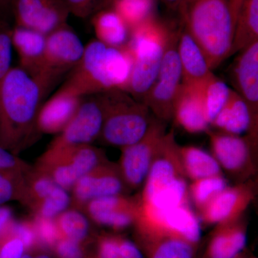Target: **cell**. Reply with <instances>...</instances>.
Instances as JSON below:
<instances>
[{
    "mask_svg": "<svg viewBox=\"0 0 258 258\" xmlns=\"http://www.w3.org/2000/svg\"><path fill=\"white\" fill-rule=\"evenodd\" d=\"M51 86L18 66L0 84V146L15 154L38 137L37 115Z\"/></svg>",
    "mask_w": 258,
    "mask_h": 258,
    "instance_id": "1",
    "label": "cell"
},
{
    "mask_svg": "<svg viewBox=\"0 0 258 258\" xmlns=\"http://www.w3.org/2000/svg\"><path fill=\"white\" fill-rule=\"evenodd\" d=\"M132 64L133 59L125 45L109 46L96 39L85 45L81 60L60 88L81 98L124 91Z\"/></svg>",
    "mask_w": 258,
    "mask_h": 258,
    "instance_id": "2",
    "label": "cell"
},
{
    "mask_svg": "<svg viewBox=\"0 0 258 258\" xmlns=\"http://www.w3.org/2000/svg\"><path fill=\"white\" fill-rule=\"evenodd\" d=\"M180 14L212 71L230 57L235 23L228 0H189Z\"/></svg>",
    "mask_w": 258,
    "mask_h": 258,
    "instance_id": "3",
    "label": "cell"
},
{
    "mask_svg": "<svg viewBox=\"0 0 258 258\" xmlns=\"http://www.w3.org/2000/svg\"><path fill=\"white\" fill-rule=\"evenodd\" d=\"M171 28L152 17L131 30L126 45L132 71L124 91L142 102L157 78L165 53Z\"/></svg>",
    "mask_w": 258,
    "mask_h": 258,
    "instance_id": "4",
    "label": "cell"
},
{
    "mask_svg": "<svg viewBox=\"0 0 258 258\" xmlns=\"http://www.w3.org/2000/svg\"><path fill=\"white\" fill-rule=\"evenodd\" d=\"M104 93V119L98 140L120 149L135 144L149 128L152 120L150 110L122 90Z\"/></svg>",
    "mask_w": 258,
    "mask_h": 258,
    "instance_id": "5",
    "label": "cell"
},
{
    "mask_svg": "<svg viewBox=\"0 0 258 258\" xmlns=\"http://www.w3.org/2000/svg\"><path fill=\"white\" fill-rule=\"evenodd\" d=\"M106 161L104 152L91 144L61 150L47 149L35 169L69 191L81 176Z\"/></svg>",
    "mask_w": 258,
    "mask_h": 258,
    "instance_id": "6",
    "label": "cell"
},
{
    "mask_svg": "<svg viewBox=\"0 0 258 258\" xmlns=\"http://www.w3.org/2000/svg\"><path fill=\"white\" fill-rule=\"evenodd\" d=\"M179 31V29H171L157 78L142 100V103L155 114L158 119L162 121L172 118L173 105L182 83L177 52Z\"/></svg>",
    "mask_w": 258,
    "mask_h": 258,
    "instance_id": "7",
    "label": "cell"
},
{
    "mask_svg": "<svg viewBox=\"0 0 258 258\" xmlns=\"http://www.w3.org/2000/svg\"><path fill=\"white\" fill-rule=\"evenodd\" d=\"M105 93L85 97L73 119L47 147L53 150L91 144L99 139L104 119Z\"/></svg>",
    "mask_w": 258,
    "mask_h": 258,
    "instance_id": "8",
    "label": "cell"
},
{
    "mask_svg": "<svg viewBox=\"0 0 258 258\" xmlns=\"http://www.w3.org/2000/svg\"><path fill=\"white\" fill-rule=\"evenodd\" d=\"M85 45L67 25L50 32L46 37L45 55L39 79L52 87L61 76L71 72L79 63Z\"/></svg>",
    "mask_w": 258,
    "mask_h": 258,
    "instance_id": "9",
    "label": "cell"
},
{
    "mask_svg": "<svg viewBox=\"0 0 258 258\" xmlns=\"http://www.w3.org/2000/svg\"><path fill=\"white\" fill-rule=\"evenodd\" d=\"M165 134L162 120H152L145 135L140 140L121 148L118 166L127 188L135 189L144 184L159 144Z\"/></svg>",
    "mask_w": 258,
    "mask_h": 258,
    "instance_id": "10",
    "label": "cell"
},
{
    "mask_svg": "<svg viewBox=\"0 0 258 258\" xmlns=\"http://www.w3.org/2000/svg\"><path fill=\"white\" fill-rule=\"evenodd\" d=\"M138 232L169 234L198 244L201 238L200 220L189 207L180 205L160 212L147 211L139 208L135 224Z\"/></svg>",
    "mask_w": 258,
    "mask_h": 258,
    "instance_id": "11",
    "label": "cell"
},
{
    "mask_svg": "<svg viewBox=\"0 0 258 258\" xmlns=\"http://www.w3.org/2000/svg\"><path fill=\"white\" fill-rule=\"evenodd\" d=\"M17 26L47 35L67 25L70 13L62 0H10Z\"/></svg>",
    "mask_w": 258,
    "mask_h": 258,
    "instance_id": "12",
    "label": "cell"
},
{
    "mask_svg": "<svg viewBox=\"0 0 258 258\" xmlns=\"http://www.w3.org/2000/svg\"><path fill=\"white\" fill-rule=\"evenodd\" d=\"M126 188L118 164L105 161L81 176L73 186L72 208L82 212L89 202L103 197L123 195Z\"/></svg>",
    "mask_w": 258,
    "mask_h": 258,
    "instance_id": "13",
    "label": "cell"
},
{
    "mask_svg": "<svg viewBox=\"0 0 258 258\" xmlns=\"http://www.w3.org/2000/svg\"><path fill=\"white\" fill-rule=\"evenodd\" d=\"M179 147L174 132L164 134L144 180L140 200L149 198L176 178L186 177L180 161Z\"/></svg>",
    "mask_w": 258,
    "mask_h": 258,
    "instance_id": "14",
    "label": "cell"
},
{
    "mask_svg": "<svg viewBox=\"0 0 258 258\" xmlns=\"http://www.w3.org/2000/svg\"><path fill=\"white\" fill-rule=\"evenodd\" d=\"M139 209V199L118 195L93 200L83 211L98 225L121 230L135 224Z\"/></svg>",
    "mask_w": 258,
    "mask_h": 258,
    "instance_id": "15",
    "label": "cell"
},
{
    "mask_svg": "<svg viewBox=\"0 0 258 258\" xmlns=\"http://www.w3.org/2000/svg\"><path fill=\"white\" fill-rule=\"evenodd\" d=\"M253 197V189L249 184L227 186L199 212L200 219L207 225H219L236 221L240 218Z\"/></svg>",
    "mask_w": 258,
    "mask_h": 258,
    "instance_id": "16",
    "label": "cell"
},
{
    "mask_svg": "<svg viewBox=\"0 0 258 258\" xmlns=\"http://www.w3.org/2000/svg\"><path fill=\"white\" fill-rule=\"evenodd\" d=\"M210 139L212 155L220 167L233 174H241L249 171L251 151L255 146L250 137L242 138L237 135L215 132H206Z\"/></svg>",
    "mask_w": 258,
    "mask_h": 258,
    "instance_id": "17",
    "label": "cell"
},
{
    "mask_svg": "<svg viewBox=\"0 0 258 258\" xmlns=\"http://www.w3.org/2000/svg\"><path fill=\"white\" fill-rule=\"evenodd\" d=\"M232 80L236 92L247 103L252 118L258 117V41L239 52L232 68Z\"/></svg>",
    "mask_w": 258,
    "mask_h": 258,
    "instance_id": "18",
    "label": "cell"
},
{
    "mask_svg": "<svg viewBox=\"0 0 258 258\" xmlns=\"http://www.w3.org/2000/svg\"><path fill=\"white\" fill-rule=\"evenodd\" d=\"M84 98L60 88L42 105L37 119L39 133L60 134L77 113Z\"/></svg>",
    "mask_w": 258,
    "mask_h": 258,
    "instance_id": "19",
    "label": "cell"
},
{
    "mask_svg": "<svg viewBox=\"0 0 258 258\" xmlns=\"http://www.w3.org/2000/svg\"><path fill=\"white\" fill-rule=\"evenodd\" d=\"M172 118L190 134L210 130L198 85L181 83L173 105Z\"/></svg>",
    "mask_w": 258,
    "mask_h": 258,
    "instance_id": "20",
    "label": "cell"
},
{
    "mask_svg": "<svg viewBox=\"0 0 258 258\" xmlns=\"http://www.w3.org/2000/svg\"><path fill=\"white\" fill-rule=\"evenodd\" d=\"M210 125L233 135L248 132V137L257 142V123L254 121L247 103L234 90L231 89L228 100Z\"/></svg>",
    "mask_w": 258,
    "mask_h": 258,
    "instance_id": "21",
    "label": "cell"
},
{
    "mask_svg": "<svg viewBox=\"0 0 258 258\" xmlns=\"http://www.w3.org/2000/svg\"><path fill=\"white\" fill-rule=\"evenodd\" d=\"M47 35L15 25L12 31L13 49L18 53L20 67L33 77L41 74Z\"/></svg>",
    "mask_w": 258,
    "mask_h": 258,
    "instance_id": "22",
    "label": "cell"
},
{
    "mask_svg": "<svg viewBox=\"0 0 258 258\" xmlns=\"http://www.w3.org/2000/svg\"><path fill=\"white\" fill-rule=\"evenodd\" d=\"M177 52L182 83L200 84L214 75L203 50L185 28L184 23L182 28L179 29Z\"/></svg>",
    "mask_w": 258,
    "mask_h": 258,
    "instance_id": "23",
    "label": "cell"
},
{
    "mask_svg": "<svg viewBox=\"0 0 258 258\" xmlns=\"http://www.w3.org/2000/svg\"><path fill=\"white\" fill-rule=\"evenodd\" d=\"M239 220L217 225L207 249L208 258H235L243 250L247 235Z\"/></svg>",
    "mask_w": 258,
    "mask_h": 258,
    "instance_id": "24",
    "label": "cell"
},
{
    "mask_svg": "<svg viewBox=\"0 0 258 258\" xmlns=\"http://www.w3.org/2000/svg\"><path fill=\"white\" fill-rule=\"evenodd\" d=\"M149 258H193L195 245L169 234L138 232Z\"/></svg>",
    "mask_w": 258,
    "mask_h": 258,
    "instance_id": "25",
    "label": "cell"
},
{
    "mask_svg": "<svg viewBox=\"0 0 258 258\" xmlns=\"http://www.w3.org/2000/svg\"><path fill=\"white\" fill-rule=\"evenodd\" d=\"M92 23L98 41L113 47H123L128 42L130 29L112 8L98 11Z\"/></svg>",
    "mask_w": 258,
    "mask_h": 258,
    "instance_id": "26",
    "label": "cell"
},
{
    "mask_svg": "<svg viewBox=\"0 0 258 258\" xmlns=\"http://www.w3.org/2000/svg\"><path fill=\"white\" fill-rule=\"evenodd\" d=\"M139 200V208L147 211L160 212L189 205V186L184 176L176 178L145 200Z\"/></svg>",
    "mask_w": 258,
    "mask_h": 258,
    "instance_id": "27",
    "label": "cell"
},
{
    "mask_svg": "<svg viewBox=\"0 0 258 258\" xmlns=\"http://www.w3.org/2000/svg\"><path fill=\"white\" fill-rule=\"evenodd\" d=\"M179 156L185 176L191 181L222 174L221 167L213 155L200 148L179 147Z\"/></svg>",
    "mask_w": 258,
    "mask_h": 258,
    "instance_id": "28",
    "label": "cell"
},
{
    "mask_svg": "<svg viewBox=\"0 0 258 258\" xmlns=\"http://www.w3.org/2000/svg\"><path fill=\"white\" fill-rule=\"evenodd\" d=\"M258 41V0H244L237 15L231 55Z\"/></svg>",
    "mask_w": 258,
    "mask_h": 258,
    "instance_id": "29",
    "label": "cell"
},
{
    "mask_svg": "<svg viewBox=\"0 0 258 258\" xmlns=\"http://www.w3.org/2000/svg\"><path fill=\"white\" fill-rule=\"evenodd\" d=\"M198 86L205 116L210 125L228 100L231 88L215 74Z\"/></svg>",
    "mask_w": 258,
    "mask_h": 258,
    "instance_id": "30",
    "label": "cell"
},
{
    "mask_svg": "<svg viewBox=\"0 0 258 258\" xmlns=\"http://www.w3.org/2000/svg\"><path fill=\"white\" fill-rule=\"evenodd\" d=\"M62 238L87 244L91 235V227L87 217L81 211L72 208L66 210L55 218Z\"/></svg>",
    "mask_w": 258,
    "mask_h": 258,
    "instance_id": "31",
    "label": "cell"
},
{
    "mask_svg": "<svg viewBox=\"0 0 258 258\" xmlns=\"http://www.w3.org/2000/svg\"><path fill=\"white\" fill-rule=\"evenodd\" d=\"M111 7L131 30L153 17L154 0H116Z\"/></svg>",
    "mask_w": 258,
    "mask_h": 258,
    "instance_id": "32",
    "label": "cell"
},
{
    "mask_svg": "<svg viewBox=\"0 0 258 258\" xmlns=\"http://www.w3.org/2000/svg\"><path fill=\"white\" fill-rule=\"evenodd\" d=\"M227 186V180L222 174L195 180L189 186V198L200 212Z\"/></svg>",
    "mask_w": 258,
    "mask_h": 258,
    "instance_id": "33",
    "label": "cell"
},
{
    "mask_svg": "<svg viewBox=\"0 0 258 258\" xmlns=\"http://www.w3.org/2000/svg\"><path fill=\"white\" fill-rule=\"evenodd\" d=\"M25 181L26 193L23 205L29 207L32 211L57 186L50 176L35 169H32L26 174Z\"/></svg>",
    "mask_w": 258,
    "mask_h": 258,
    "instance_id": "34",
    "label": "cell"
},
{
    "mask_svg": "<svg viewBox=\"0 0 258 258\" xmlns=\"http://www.w3.org/2000/svg\"><path fill=\"white\" fill-rule=\"evenodd\" d=\"M26 174L0 170V205L10 201L24 204L26 193Z\"/></svg>",
    "mask_w": 258,
    "mask_h": 258,
    "instance_id": "35",
    "label": "cell"
},
{
    "mask_svg": "<svg viewBox=\"0 0 258 258\" xmlns=\"http://www.w3.org/2000/svg\"><path fill=\"white\" fill-rule=\"evenodd\" d=\"M71 205V198L68 191L59 186H56L33 210L37 216L55 219Z\"/></svg>",
    "mask_w": 258,
    "mask_h": 258,
    "instance_id": "36",
    "label": "cell"
},
{
    "mask_svg": "<svg viewBox=\"0 0 258 258\" xmlns=\"http://www.w3.org/2000/svg\"><path fill=\"white\" fill-rule=\"evenodd\" d=\"M32 220L36 229L40 249L45 251L52 250L56 242L61 238L55 219L35 215Z\"/></svg>",
    "mask_w": 258,
    "mask_h": 258,
    "instance_id": "37",
    "label": "cell"
},
{
    "mask_svg": "<svg viewBox=\"0 0 258 258\" xmlns=\"http://www.w3.org/2000/svg\"><path fill=\"white\" fill-rule=\"evenodd\" d=\"M13 28L9 23L0 19V84L12 69L13 51L12 42Z\"/></svg>",
    "mask_w": 258,
    "mask_h": 258,
    "instance_id": "38",
    "label": "cell"
},
{
    "mask_svg": "<svg viewBox=\"0 0 258 258\" xmlns=\"http://www.w3.org/2000/svg\"><path fill=\"white\" fill-rule=\"evenodd\" d=\"M10 230L23 242L25 251L42 250L40 249L37 238L36 229L33 220H15L12 221Z\"/></svg>",
    "mask_w": 258,
    "mask_h": 258,
    "instance_id": "39",
    "label": "cell"
},
{
    "mask_svg": "<svg viewBox=\"0 0 258 258\" xmlns=\"http://www.w3.org/2000/svg\"><path fill=\"white\" fill-rule=\"evenodd\" d=\"M9 226L0 236V258H22L26 252L25 246L10 231Z\"/></svg>",
    "mask_w": 258,
    "mask_h": 258,
    "instance_id": "40",
    "label": "cell"
},
{
    "mask_svg": "<svg viewBox=\"0 0 258 258\" xmlns=\"http://www.w3.org/2000/svg\"><path fill=\"white\" fill-rule=\"evenodd\" d=\"M86 246V244L61 237L52 250L57 258H92L88 254Z\"/></svg>",
    "mask_w": 258,
    "mask_h": 258,
    "instance_id": "41",
    "label": "cell"
},
{
    "mask_svg": "<svg viewBox=\"0 0 258 258\" xmlns=\"http://www.w3.org/2000/svg\"><path fill=\"white\" fill-rule=\"evenodd\" d=\"M32 168L16 154L0 146V170L27 174Z\"/></svg>",
    "mask_w": 258,
    "mask_h": 258,
    "instance_id": "42",
    "label": "cell"
},
{
    "mask_svg": "<svg viewBox=\"0 0 258 258\" xmlns=\"http://www.w3.org/2000/svg\"><path fill=\"white\" fill-rule=\"evenodd\" d=\"M70 14L86 18L101 8L103 0H62Z\"/></svg>",
    "mask_w": 258,
    "mask_h": 258,
    "instance_id": "43",
    "label": "cell"
},
{
    "mask_svg": "<svg viewBox=\"0 0 258 258\" xmlns=\"http://www.w3.org/2000/svg\"><path fill=\"white\" fill-rule=\"evenodd\" d=\"M94 258H122L115 235L103 234L97 237Z\"/></svg>",
    "mask_w": 258,
    "mask_h": 258,
    "instance_id": "44",
    "label": "cell"
},
{
    "mask_svg": "<svg viewBox=\"0 0 258 258\" xmlns=\"http://www.w3.org/2000/svg\"><path fill=\"white\" fill-rule=\"evenodd\" d=\"M118 250L122 258H144L138 246L120 235H115Z\"/></svg>",
    "mask_w": 258,
    "mask_h": 258,
    "instance_id": "45",
    "label": "cell"
},
{
    "mask_svg": "<svg viewBox=\"0 0 258 258\" xmlns=\"http://www.w3.org/2000/svg\"><path fill=\"white\" fill-rule=\"evenodd\" d=\"M14 220L11 208L5 205H0V236L8 228L11 222Z\"/></svg>",
    "mask_w": 258,
    "mask_h": 258,
    "instance_id": "46",
    "label": "cell"
},
{
    "mask_svg": "<svg viewBox=\"0 0 258 258\" xmlns=\"http://www.w3.org/2000/svg\"><path fill=\"white\" fill-rule=\"evenodd\" d=\"M244 2V0H228L229 6H230L231 13H232L235 25L237 15L239 14V12H240Z\"/></svg>",
    "mask_w": 258,
    "mask_h": 258,
    "instance_id": "47",
    "label": "cell"
},
{
    "mask_svg": "<svg viewBox=\"0 0 258 258\" xmlns=\"http://www.w3.org/2000/svg\"><path fill=\"white\" fill-rule=\"evenodd\" d=\"M22 258H51L45 250H34L25 252Z\"/></svg>",
    "mask_w": 258,
    "mask_h": 258,
    "instance_id": "48",
    "label": "cell"
},
{
    "mask_svg": "<svg viewBox=\"0 0 258 258\" xmlns=\"http://www.w3.org/2000/svg\"><path fill=\"white\" fill-rule=\"evenodd\" d=\"M162 2L169 9L180 12L184 0H162Z\"/></svg>",
    "mask_w": 258,
    "mask_h": 258,
    "instance_id": "49",
    "label": "cell"
},
{
    "mask_svg": "<svg viewBox=\"0 0 258 258\" xmlns=\"http://www.w3.org/2000/svg\"><path fill=\"white\" fill-rule=\"evenodd\" d=\"M10 0H0V14L7 8H10Z\"/></svg>",
    "mask_w": 258,
    "mask_h": 258,
    "instance_id": "50",
    "label": "cell"
},
{
    "mask_svg": "<svg viewBox=\"0 0 258 258\" xmlns=\"http://www.w3.org/2000/svg\"><path fill=\"white\" fill-rule=\"evenodd\" d=\"M115 1H116V0H103L101 8H106V7L108 6V5H111Z\"/></svg>",
    "mask_w": 258,
    "mask_h": 258,
    "instance_id": "51",
    "label": "cell"
},
{
    "mask_svg": "<svg viewBox=\"0 0 258 258\" xmlns=\"http://www.w3.org/2000/svg\"><path fill=\"white\" fill-rule=\"evenodd\" d=\"M189 0H184V4H183V6H182V8H181V9H182V8H184V5H186V3H187L188 2H189Z\"/></svg>",
    "mask_w": 258,
    "mask_h": 258,
    "instance_id": "52",
    "label": "cell"
},
{
    "mask_svg": "<svg viewBox=\"0 0 258 258\" xmlns=\"http://www.w3.org/2000/svg\"><path fill=\"white\" fill-rule=\"evenodd\" d=\"M235 258H241V257H240V256H237V257H236Z\"/></svg>",
    "mask_w": 258,
    "mask_h": 258,
    "instance_id": "53",
    "label": "cell"
}]
</instances>
